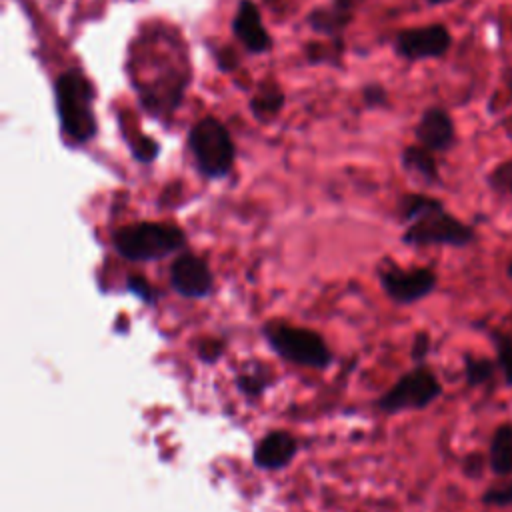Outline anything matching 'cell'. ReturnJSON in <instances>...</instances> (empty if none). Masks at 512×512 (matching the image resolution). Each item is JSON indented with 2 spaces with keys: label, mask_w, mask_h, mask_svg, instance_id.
<instances>
[{
  "label": "cell",
  "mask_w": 512,
  "mask_h": 512,
  "mask_svg": "<svg viewBox=\"0 0 512 512\" xmlns=\"http://www.w3.org/2000/svg\"><path fill=\"white\" fill-rule=\"evenodd\" d=\"M232 32L234 36L244 44L248 52H266L272 44L264 24L258 6L252 0H240L234 20H232Z\"/></svg>",
  "instance_id": "11"
},
{
  "label": "cell",
  "mask_w": 512,
  "mask_h": 512,
  "mask_svg": "<svg viewBox=\"0 0 512 512\" xmlns=\"http://www.w3.org/2000/svg\"><path fill=\"white\" fill-rule=\"evenodd\" d=\"M452 46V34L448 26L436 22L426 26H414L398 32L394 40V50L398 56L416 62L442 58Z\"/></svg>",
  "instance_id": "7"
},
{
  "label": "cell",
  "mask_w": 512,
  "mask_h": 512,
  "mask_svg": "<svg viewBox=\"0 0 512 512\" xmlns=\"http://www.w3.org/2000/svg\"><path fill=\"white\" fill-rule=\"evenodd\" d=\"M500 96H502V100L498 102V106H496V110H494V112H498L500 108H506V106H510V104H512V64H510V66H506V68L502 70L500 88L496 90V94H494L492 102H494V100H498Z\"/></svg>",
  "instance_id": "22"
},
{
  "label": "cell",
  "mask_w": 512,
  "mask_h": 512,
  "mask_svg": "<svg viewBox=\"0 0 512 512\" xmlns=\"http://www.w3.org/2000/svg\"><path fill=\"white\" fill-rule=\"evenodd\" d=\"M54 94L62 132L78 144L88 142L96 134L94 86L88 76L78 68L62 72L56 78Z\"/></svg>",
  "instance_id": "2"
},
{
  "label": "cell",
  "mask_w": 512,
  "mask_h": 512,
  "mask_svg": "<svg viewBox=\"0 0 512 512\" xmlns=\"http://www.w3.org/2000/svg\"><path fill=\"white\" fill-rule=\"evenodd\" d=\"M486 334L494 344L496 364L502 372L504 384L512 386V332H506L502 328H488Z\"/></svg>",
  "instance_id": "17"
},
{
  "label": "cell",
  "mask_w": 512,
  "mask_h": 512,
  "mask_svg": "<svg viewBox=\"0 0 512 512\" xmlns=\"http://www.w3.org/2000/svg\"><path fill=\"white\" fill-rule=\"evenodd\" d=\"M428 4H434V6H438V4H448V2H452V0H426Z\"/></svg>",
  "instance_id": "29"
},
{
  "label": "cell",
  "mask_w": 512,
  "mask_h": 512,
  "mask_svg": "<svg viewBox=\"0 0 512 512\" xmlns=\"http://www.w3.org/2000/svg\"><path fill=\"white\" fill-rule=\"evenodd\" d=\"M494 370H496V366L490 358L476 356L470 352L464 354V378L470 388H480V386L492 382Z\"/></svg>",
  "instance_id": "18"
},
{
  "label": "cell",
  "mask_w": 512,
  "mask_h": 512,
  "mask_svg": "<svg viewBox=\"0 0 512 512\" xmlns=\"http://www.w3.org/2000/svg\"><path fill=\"white\" fill-rule=\"evenodd\" d=\"M486 184L492 192L502 196H512V158L498 162L488 174Z\"/></svg>",
  "instance_id": "19"
},
{
  "label": "cell",
  "mask_w": 512,
  "mask_h": 512,
  "mask_svg": "<svg viewBox=\"0 0 512 512\" xmlns=\"http://www.w3.org/2000/svg\"><path fill=\"white\" fill-rule=\"evenodd\" d=\"M220 352H222V344L220 342H204L200 346V356L204 360H214L216 356H220Z\"/></svg>",
  "instance_id": "28"
},
{
  "label": "cell",
  "mask_w": 512,
  "mask_h": 512,
  "mask_svg": "<svg viewBox=\"0 0 512 512\" xmlns=\"http://www.w3.org/2000/svg\"><path fill=\"white\" fill-rule=\"evenodd\" d=\"M170 282L186 298H202L212 290L210 268L194 254H182L172 262Z\"/></svg>",
  "instance_id": "9"
},
{
  "label": "cell",
  "mask_w": 512,
  "mask_h": 512,
  "mask_svg": "<svg viewBox=\"0 0 512 512\" xmlns=\"http://www.w3.org/2000/svg\"><path fill=\"white\" fill-rule=\"evenodd\" d=\"M480 500L486 506H510L512 504V474L506 482L488 488Z\"/></svg>",
  "instance_id": "20"
},
{
  "label": "cell",
  "mask_w": 512,
  "mask_h": 512,
  "mask_svg": "<svg viewBox=\"0 0 512 512\" xmlns=\"http://www.w3.org/2000/svg\"><path fill=\"white\" fill-rule=\"evenodd\" d=\"M402 166L406 172L418 176L426 184H440V170L434 152L422 144H412L402 150Z\"/></svg>",
  "instance_id": "15"
},
{
  "label": "cell",
  "mask_w": 512,
  "mask_h": 512,
  "mask_svg": "<svg viewBox=\"0 0 512 512\" xmlns=\"http://www.w3.org/2000/svg\"><path fill=\"white\" fill-rule=\"evenodd\" d=\"M430 352V336L428 332H418L414 338V346H412V358L416 362H422Z\"/></svg>",
  "instance_id": "25"
},
{
  "label": "cell",
  "mask_w": 512,
  "mask_h": 512,
  "mask_svg": "<svg viewBox=\"0 0 512 512\" xmlns=\"http://www.w3.org/2000/svg\"><path fill=\"white\" fill-rule=\"evenodd\" d=\"M358 0H332L328 8H316L308 14V24L328 36H340V32L346 28V24L352 18L354 4Z\"/></svg>",
  "instance_id": "13"
},
{
  "label": "cell",
  "mask_w": 512,
  "mask_h": 512,
  "mask_svg": "<svg viewBox=\"0 0 512 512\" xmlns=\"http://www.w3.org/2000/svg\"><path fill=\"white\" fill-rule=\"evenodd\" d=\"M132 154L140 162H152L156 158V154H158V144L150 136H138L132 142Z\"/></svg>",
  "instance_id": "21"
},
{
  "label": "cell",
  "mask_w": 512,
  "mask_h": 512,
  "mask_svg": "<svg viewBox=\"0 0 512 512\" xmlns=\"http://www.w3.org/2000/svg\"><path fill=\"white\" fill-rule=\"evenodd\" d=\"M364 100L368 106H382L386 102V90L380 84H370L364 90Z\"/></svg>",
  "instance_id": "26"
},
{
  "label": "cell",
  "mask_w": 512,
  "mask_h": 512,
  "mask_svg": "<svg viewBox=\"0 0 512 512\" xmlns=\"http://www.w3.org/2000/svg\"><path fill=\"white\" fill-rule=\"evenodd\" d=\"M184 242L186 236L178 226L162 222H138L114 232L116 252L134 262L164 258L182 248Z\"/></svg>",
  "instance_id": "3"
},
{
  "label": "cell",
  "mask_w": 512,
  "mask_h": 512,
  "mask_svg": "<svg viewBox=\"0 0 512 512\" xmlns=\"http://www.w3.org/2000/svg\"><path fill=\"white\" fill-rule=\"evenodd\" d=\"M442 394V386L434 372L426 366H418L406 372L378 402L384 412L422 410Z\"/></svg>",
  "instance_id": "6"
},
{
  "label": "cell",
  "mask_w": 512,
  "mask_h": 512,
  "mask_svg": "<svg viewBox=\"0 0 512 512\" xmlns=\"http://www.w3.org/2000/svg\"><path fill=\"white\" fill-rule=\"evenodd\" d=\"M380 280L386 294L400 304L422 300L436 288V274L430 268L402 270L398 266H388Z\"/></svg>",
  "instance_id": "8"
},
{
  "label": "cell",
  "mask_w": 512,
  "mask_h": 512,
  "mask_svg": "<svg viewBox=\"0 0 512 512\" xmlns=\"http://www.w3.org/2000/svg\"><path fill=\"white\" fill-rule=\"evenodd\" d=\"M264 332L270 346L290 362L310 368H324L330 364V350L326 348L324 340L312 330L274 324L266 326Z\"/></svg>",
  "instance_id": "5"
},
{
  "label": "cell",
  "mask_w": 512,
  "mask_h": 512,
  "mask_svg": "<svg viewBox=\"0 0 512 512\" xmlns=\"http://www.w3.org/2000/svg\"><path fill=\"white\" fill-rule=\"evenodd\" d=\"M488 466L496 476L512 474V422H500L488 446Z\"/></svg>",
  "instance_id": "14"
},
{
  "label": "cell",
  "mask_w": 512,
  "mask_h": 512,
  "mask_svg": "<svg viewBox=\"0 0 512 512\" xmlns=\"http://www.w3.org/2000/svg\"><path fill=\"white\" fill-rule=\"evenodd\" d=\"M196 168L206 178H222L234 164V142L228 128L214 116H204L188 132Z\"/></svg>",
  "instance_id": "4"
},
{
  "label": "cell",
  "mask_w": 512,
  "mask_h": 512,
  "mask_svg": "<svg viewBox=\"0 0 512 512\" xmlns=\"http://www.w3.org/2000/svg\"><path fill=\"white\" fill-rule=\"evenodd\" d=\"M414 134L416 140L432 152H448L456 144L454 120L440 106H430L422 112Z\"/></svg>",
  "instance_id": "10"
},
{
  "label": "cell",
  "mask_w": 512,
  "mask_h": 512,
  "mask_svg": "<svg viewBox=\"0 0 512 512\" xmlns=\"http://www.w3.org/2000/svg\"><path fill=\"white\" fill-rule=\"evenodd\" d=\"M264 380L260 376H254V374H248V376H242L238 380V386L246 392V394H260L262 388H264Z\"/></svg>",
  "instance_id": "27"
},
{
  "label": "cell",
  "mask_w": 512,
  "mask_h": 512,
  "mask_svg": "<svg viewBox=\"0 0 512 512\" xmlns=\"http://www.w3.org/2000/svg\"><path fill=\"white\" fill-rule=\"evenodd\" d=\"M284 106V92L280 90V86L266 78L254 92V96L250 98V110L254 114V118H258L260 122H268L272 120L280 108Z\"/></svg>",
  "instance_id": "16"
},
{
  "label": "cell",
  "mask_w": 512,
  "mask_h": 512,
  "mask_svg": "<svg viewBox=\"0 0 512 512\" xmlns=\"http://www.w3.org/2000/svg\"><path fill=\"white\" fill-rule=\"evenodd\" d=\"M296 454V440L288 432H270L266 434L254 450L256 466L264 470H278L286 466Z\"/></svg>",
  "instance_id": "12"
},
{
  "label": "cell",
  "mask_w": 512,
  "mask_h": 512,
  "mask_svg": "<svg viewBox=\"0 0 512 512\" xmlns=\"http://www.w3.org/2000/svg\"><path fill=\"white\" fill-rule=\"evenodd\" d=\"M400 212L408 222L404 232L406 244L464 248L476 238L474 228L450 214L442 200L434 196L406 194L400 202Z\"/></svg>",
  "instance_id": "1"
},
{
  "label": "cell",
  "mask_w": 512,
  "mask_h": 512,
  "mask_svg": "<svg viewBox=\"0 0 512 512\" xmlns=\"http://www.w3.org/2000/svg\"><path fill=\"white\" fill-rule=\"evenodd\" d=\"M506 272H508V276L512 278V260H510V264H508V268H506Z\"/></svg>",
  "instance_id": "30"
},
{
  "label": "cell",
  "mask_w": 512,
  "mask_h": 512,
  "mask_svg": "<svg viewBox=\"0 0 512 512\" xmlns=\"http://www.w3.org/2000/svg\"><path fill=\"white\" fill-rule=\"evenodd\" d=\"M128 286H130V290H132L136 296H140V298L146 300V302H150L152 296H154L152 286H150V284L146 282V278H142V276H130V278H128Z\"/></svg>",
  "instance_id": "24"
},
{
  "label": "cell",
  "mask_w": 512,
  "mask_h": 512,
  "mask_svg": "<svg viewBox=\"0 0 512 512\" xmlns=\"http://www.w3.org/2000/svg\"><path fill=\"white\" fill-rule=\"evenodd\" d=\"M488 464V458L480 452H470L464 456L462 460V472L468 476V478H480L484 468Z\"/></svg>",
  "instance_id": "23"
}]
</instances>
